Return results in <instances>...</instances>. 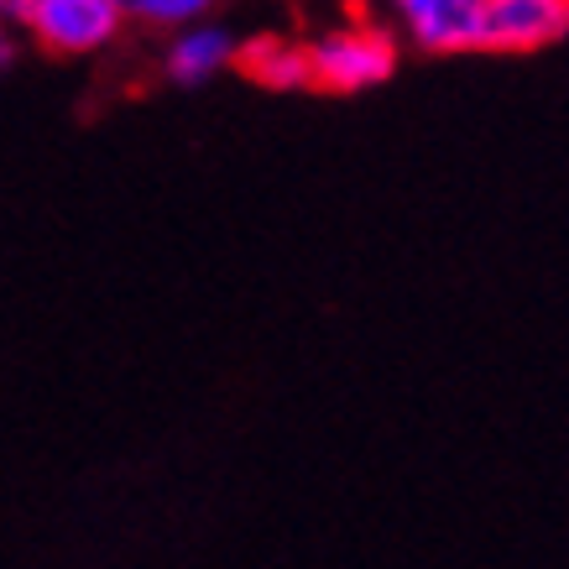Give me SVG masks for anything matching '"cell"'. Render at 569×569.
Returning a JSON list of instances; mask_svg holds the SVG:
<instances>
[{
  "instance_id": "277c9868",
  "label": "cell",
  "mask_w": 569,
  "mask_h": 569,
  "mask_svg": "<svg viewBox=\"0 0 569 569\" xmlns=\"http://www.w3.org/2000/svg\"><path fill=\"white\" fill-rule=\"evenodd\" d=\"M408 42L423 52H481L486 0H392Z\"/></svg>"
},
{
  "instance_id": "6da1fadb",
  "label": "cell",
  "mask_w": 569,
  "mask_h": 569,
  "mask_svg": "<svg viewBox=\"0 0 569 569\" xmlns=\"http://www.w3.org/2000/svg\"><path fill=\"white\" fill-rule=\"evenodd\" d=\"M313 52V89L325 94H361L392 79L397 69V37L377 21H346L329 27L309 42Z\"/></svg>"
},
{
  "instance_id": "3957f363",
  "label": "cell",
  "mask_w": 569,
  "mask_h": 569,
  "mask_svg": "<svg viewBox=\"0 0 569 569\" xmlns=\"http://www.w3.org/2000/svg\"><path fill=\"white\" fill-rule=\"evenodd\" d=\"M569 32V0H486L481 52H538Z\"/></svg>"
},
{
  "instance_id": "7a4b0ae2",
  "label": "cell",
  "mask_w": 569,
  "mask_h": 569,
  "mask_svg": "<svg viewBox=\"0 0 569 569\" xmlns=\"http://www.w3.org/2000/svg\"><path fill=\"white\" fill-rule=\"evenodd\" d=\"M21 27L58 58H89L121 37L126 11L121 0H37Z\"/></svg>"
},
{
  "instance_id": "8992f818",
  "label": "cell",
  "mask_w": 569,
  "mask_h": 569,
  "mask_svg": "<svg viewBox=\"0 0 569 569\" xmlns=\"http://www.w3.org/2000/svg\"><path fill=\"white\" fill-rule=\"evenodd\" d=\"M236 69L251 79V84L272 89V94H293V89H313V52L309 42H293V37L261 32L251 42H241V63Z\"/></svg>"
},
{
  "instance_id": "ba28073f",
  "label": "cell",
  "mask_w": 569,
  "mask_h": 569,
  "mask_svg": "<svg viewBox=\"0 0 569 569\" xmlns=\"http://www.w3.org/2000/svg\"><path fill=\"white\" fill-rule=\"evenodd\" d=\"M0 6H6V17H11V21H27L37 0H0Z\"/></svg>"
},
{
  "instance_id": "52a82bcc",
  "label": "cell",
  "mask_w": 569,
  "mask_h": 569,
  "mask_svg": "<svg viewBox=\"0 0 569 569\" xmlns=\"http://www.w3.org/2000/svg\"><path fill=\"white\" fill-rule=\"evenodd\" d=\"M214 0H121L126 21H141V27H162V32H183L193 21L209 17Z\"/></svg>"
},
{
  "instance_id": "5b68a950",
  "label": "cell",
  "mask_w": 569,
  "mask_h": 569,
  "mask_svg": "<svg viewBox=\"0 0 569 569\" xmlns=\"http://www.w3.org/2000/svg\"><path fill=\"white\" fill-rule=\"evenodd\" d=\"M230 63H241V37L230 27H214V21H193L183 32H173L168 52H162V69L168 79L183 89L209 84L214 73H224Z\"/></svg>"
}]
</instances>
